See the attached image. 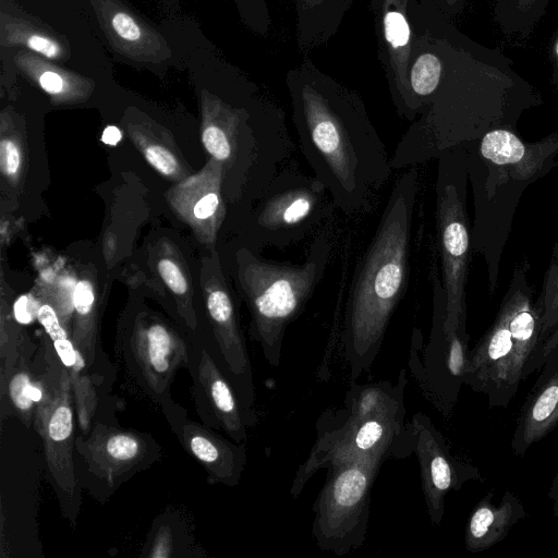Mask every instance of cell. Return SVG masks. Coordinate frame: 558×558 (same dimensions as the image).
Returning <instances> with one entry per match:
<instances>
[{"label":"cell","instance_id":"1","mask_svg":"<svg viewBox=\"0 0 558 558\" xmlns=\"http://www.w3.org/2000/svg\"><path fill=\"white\" fill-rule=\"evenodd\" d=\"M417 10L440 56L441 73L421 114L397 144L393 170L462 149L494 129L517 130L523 113L543 104L509 58L458 31L434 0L422 1Z\"/></svg>","mask_w":558,"mask_h":558},{"label":"cell","instance_id":"2","mask_svg":"<svg viewBox=\"0 0 558 558\" xmlns=\"http://www.w3.org/2000/svg\"><path fill=\"white\" fill-rule=\"evenodd\" d=\"M299 145L314 177L348 216L372 211L393 168L365 105L304 60L287 75Z\"/></svg>","mask_w":558,"mask_h":558},{"label":"cell","instance_id":"3","mask_svg":"<svg viewBox=\"0 0 558 558\" xmlns=\"http://www.w3.org/2000/svg\"><path fill=\"white\" fill-rule=\"evenodd\" d=\"M418 189L417 166L405 168L393 183L376 232L354 272L342 331L352 379L372 366L392 313L405 293Z\"/></svg>","mask_w":558,"mask_h":558},{"label":"cell","instance_id":"4","mask_svg":"<svg viewBox=\"0 0 558 558\" xmlns=\"http://www.w3.org/2000/svg\"><path fill=\"white\" fill-rule=\"evenodd\" d=\"M462 149L474 205L472 252L484 258L489 292L494 294L502 252L523 193L558 167V132L526 142L518 130L498 128Z\"/></svg>","mask_w":558,"mask_h":558},{"label":"cell","instance_id":"5","mask_svg":"<svg viewBox=\"0 0 558 558\" xmlns=\"http://www.w3.org/2000/svg\"><path fill=\"white\" fill-rule=\"evenodd\" d=\"M332 246L326 234L316 235L302 263L262 258L254 250L240 255L242 291L252 315L251 337L267 362L280 363L287 327L302 313L324 278Z\"/></svg>","mask_w":558,"mask_h":558},{"label":"cell","instance_id":"6","mask_svg":"<svg viewBox=\"0 0 558 558\" xmlns=\"http://www.w3.org/2000/svg\"><path fill=\"white\" fill-rule=\"evenodd\" d=\"M546 359V342L538 328L509 323L507 304L501 300L494 322L470 350L463 385L484 395L490 409H505L521 383Z\"/></svg>","mask_w":558,"mask_h":558},{"label":"cell","instance_id":"7","mask_svg":"<svg viewBox=\"0 0 558 558\" xmlns=\"http://www.w3.org/2000/svg\"><path fill=\"white\" fill-rule=\"evenodd\" d=\"M436 231L446 295L444 329L466 328L465 286L472 255L471 222L466 210L468 168L463 149L438 158Z\"/></svg>","mask_w":558,"mask_h":558},{"label":"cell","instance_id":"8","mask_svg":"<svg viewBox=\"0 0 558 558\" xmlns=\"http://www.w3.org/2000/svg\"><path fill=\"white\" fill-rule=\"evenodd\" d=\"M412 452L413 439L405 422L404 403L368 416L326 411L317 423V439L299 466L290 494L296 498L317 471L332 464L379 453L387 458H405Z\"/></svg>","mask_w":558,"mask_h":558},{"label":"cell","instance_id":"9","mask_svg":"<svg viewBox=\"0 0 558 558\" xmlns=\"http://www.w3.org/2000/svg\"><path fill=\"white\" fill-rule=\"evenodd\" d=\"M386 459L379 453L327 468L328 475L313 506L312 534L319 549L341 557L363 545L372 487Z\"/></svg>","mask_w":558,"mask_h":558},{"label":"cell","instance_id":"10","mask_svg":"<svg viewBox=\"0 0 558 558\" xmlns=\"http://www.w3.org/2000/svg\"><path fill=\"white\" fill-rule=\"evenodd\" d=\"M335 207L318 179L287 166L258 197L251 219L254 243L283 250L303 241Z\"/></svg>","mask_w":558,"mask_h":558},{"label":"cell","instance_id":"11","mask_svg":"<svg viewBox=\"0 0 558 558\" xmlns=\"http://www.w3.org/2000/svg\"><path fill=\"white\" fill-rule=\"evenodd\" d=\"M416 454L422 490L429 519L439 526L445 512V498L470 481L482 478L480 470L451 453L444 436L424 413H416L409 422Z\"/></svg>","mask_w":558,"mask_h":558},{"label":"cell","instance_id":"12","mask_svg":"<svg viewBox=\"0 0 558 558\" xmlns=\"http://www.w3.org/2000/svg\"><path fill=\"white\" fill-rule=\"evenodd\" d=\"M46 383L44 399L34 412L35 429L44 441V451L54 486L73 496L76 487L73 465L74 417L72 380L66 368L52 373Z\"/></svg>","mask_w":558,"mask_h":558},{"label":"cell","instance_id":"13","mask_svg":"<svg viewBox=\"0 0 558 558\" xmlns=\"http://www.w3.org/2000/svg\"><path fill=\"white\" fill-rule=\"evenodd\" d=\"M122 356L130 374L158 402L170 401L177 372L190 365L184 341L160 323L137 329Z\"/></svg>","mask_w":558,"mask_h":558},{"label":"cell","instance_id":"14","mask_svg":"<svg viewBox=\"0 0 558 558\" xmlns=\"http://www.w3.org/2000/svg\"><path fill=\"white\" fill-rule=\"evenodd\" d=\"M412 3L413 0H372L386 45L383 62L391 98L398 113L409 121H414L417 117L409 84L413 44L410 24Z\"/></svg>","mask_w":558,"mask_h":558},{"label":"cell","instance_id":"15","mask_svg":"<svg viewBox=\"0 0 558 558\" xmlns=\"http://www.w3.org/2000/svg\"><path fill=\"white\" fill-rule=\"evenodd\" d=\"M194 383L197 411L205 423L222 429L235 442H246V429L257 418L243 407L232 383L204 349L197 353Z\"/></svg>","mask_w":558,"mask_h":558},{"label":"cell","instance_id":"16","mask_svg":"<svg viewBox=\"0 0 558 558\" xmlns=\"http://www.w3.org/2000/svg\"><path fill=\"white\" fill-rule=\"evenodd\" d=\"M76 447L88 470L111 486L140 471L156 454L148 436L101 424L95 425L87 438L77 439Z\"/></svg>","mask_w":558,"mask_h":558},{"label":"cell","instance_id":"17","mask_svg":"<svg viewBox=\"0 0 558 558\" xmlns=\"http://www.w3.org/2000/svg\"><path fill=\"white\" fill-rule=\"evenodd\" d=\"M558 429V344L549 353L517 417L511 450L523 457Z\"/></svg>","mask_w":558,"mask_h":558},{"label":"cell","instance_id":"18","mask_svg":"<svg viewBox=\"0 0 558 558\" xmlns=\"http://www.w3.org/2000/svg\"><path fill=\"white\" fill-rule=\"evenodd\" d=\"M181 428L183 447L203 465L209 483L239 484L246 464L245 442H232L195 422L187 421Z\"/></svg>","mask_w":558,"mask_h":558},{"label":"cell","instance_id":"19","mask_svg":"<svg viewBox=\"0 0 558 558\" xmlns=\"http://www.w3.org/2000/svg\"><path fill=\"white\" fill-rule=\"evenodd\" d=\"M526 517L520 498L506 490L498 502H494V492L485 494L474 506L464 530L465 548L470 553H481L502 542L511 530Z\"/></svg>","mask_w":558,"mask_h":558},{"label":"cell","instance_id":"20","mask_svg":"<svg viewBox=\"0 0 558 558\" xmlns=\"http://www.w3.org/2000/svg\"><path fill=\"white\" fill-rule=\"evenodd\" d=\"M352 3L353 0H295L300 45L308 49L326 43Z\"/></svg>","mask_w":558,"mask_h":558},{"label":"cell","instance_id":"21","mask_svg":"<svg viewBox=\"0 0 558 558\" xmlns=\"http://www.w3.org/2000/svg\"><path fill=\"white\" fill-rule=\"evenodd\" d=\"M553 0H497L495 17L508 35H530Z\"/></svg>","mask_w":558,"mask_h":558},{"label":"cell","instance_id":"22","mask_svg":"<svg viewBox=\"0 0 558 558\" xmlns=\"http://www.w3.org/2000/svg\"><path fill=\"white\" fill-rule=\"evenodd\" d=\"M2 392L7 388L8 397L20 416L29 423L34 418L36 405L44 399L46 393V383L35 381L26 366H14L1 383Z\"/></svg>","mask_w":558,"mask_h":558},{"label":"cell","instance_id":"23","mask_svg":"<svg viewBox=\"0 0 558 558\" xmlns=\"http://www.w3.org/2000/svg\"><path fill=\"white\" fill-rule=\"evenodd\" d=\"M37 319L52 340L53 348L66 369L80 373L86 366L80 352L62 327L56 311L48 304L39 307Z\"/></svg>","mask_w":558,"mask_h":558},{"label":"cell","instance_id":"24","mask_svg":"<svg viewBox=\"0 0 558 558\" xmlns=\"http://www.w3.org/2000/svg\"><path fill=\"white\" fill-rule=\"evenodd\" d=\"M535 304L541 315L543 335L547 340L558 329V244L554 246L543 290Z\"/></svg>","mask_w":558,"mask_h":558},{"label":"cell","instance_id":"25","mask_svg":"<svg viewBox=\"0 0 558 558\" xmlns=\"http://www.w3.org/2000/svg\"><path fill=\"white\" fill-rule=\"evenodd\" d=\"M203 143L207 151L217 160L227 161L232 157L230 142L220 126H207L203 132Z\"/></svg>","mask_w":558,"mask_h":558},{"label":"cell","instance_id":"26","mask_svg":"<svg viewBox=\"0 0 558 558\" xmlns=\"http://www.w3.org/2000/svg\"><path fill=\"white\" fill-rule=\"evenodd\" d=\"M145 157L162 174L170 175L177 170L175 158L168 149L161 146H148L145 150Z\"/></svg>","mask_w":558,"mask_h":558},{"label":"cell","instance_id":"27","mask_svg":"<svg viewBox=\"0 0 558 558\" xmlns=\"http://www.w3.org/2000/svg\"><path fill=\"white\" fill-rule=\"evenodd\" d=\"M158 270L166 284L177 294H183L187 284L184 276L178 266L170 259H161L158 263Z\"/></svg>","mask_w":558,"mask_h":558},{"label":"cell","instance_id":"28","mask_svg":"<svg viewBox=\"0 0 558 558\" xmlns=\"http://www.w3.org/2000/svg\"><path fill=\"white\" fill-rule=\"evenodd\" d=\"M95 295L88 281H80L73 292V306L77 315L87 316L93 308Z\"/></svg>","mask_w":558,"mask_h":558},{"label":"cell","instance_id":"29","mask_svg":"<svg viewBox=\"0 0 558 558\" xmlns=\"http://www.w3.org/2000/svg\"><path fill=\"white\" fill-rule=\"evenodd\" d=\"M114 32L123 39L134 41L141 36V28L126 13L119 12L111 20Z\"/></svg>","mask_w":558,"mask_h":558},{"label":"cell","instance_id":"30","mask_svg":"<svg viewBox=\"0 0 558 558\" xmlns=\"http://www.w3.org/2000/svg\"><path fill=\"white\" fill-rule=\"evenodd\" d=\"M0 166L8 175L14 174L20 167V153L11 141L3 140L0 144Z\"/></svg>","mask_w":558,"mask_h":558},{"label":"cell","instance_id":"31","mask_svg":"<svg viewBox=\"0 0 558 558\" xmlns=\"http://www.w3.org/2000/svg\"><path fill=\"white\" fill-rule=\"evenodd\" d=\"M38 303L29 295L20 296L14 303V316L21 324H29L38 315Z\"/></svg>","mask_w":558,"mask_h":558},{"label":"cell","instance_id":"32","mask_svg":"<svg viewBox=\"0 0 558 558\" xmlns=\"http://www.w3.org/2000/svg\"><path fill=\"white\" fill-rule=\"evenodd\" d=\"M173 541L170 529L161 526L156 534L155 541L153 542L151 551L148 554L149 557H170L172 556Z\"/></svg>","mask_w":558,"mask_h":558},{"label":"cell","instance_id":"33","mask_svg":"<svg viewBox=\"0 0 558 558\" xmlns=\"http://www.w3.org/2000/svg\"><path fill=\"white\" fill-rule=\"evenodd\" d=\"M26 45L32 50L50 59H56L60 53L59 46L53 40L44 36L32 35L27 38Z\"/></svg>","mask_w":558,"mask_h":558},{"label":"cell","instance_id":"34","mask_svg":"<svg viewBox=\"0 0 558 558\" xmlns=\"http://www.w3.org/2000/svg\"><path fill=\"white\" fill-rule=\"evenodd\" d=\"M219 196L217 193H208L202 197L194 206V216L198 219L211 217L219 207Z\"/></svg>","mask_w":558,"mask_h":558},{"label":"cell","instance_id":"35","mask_svg":"<svg viewBox=\"0 0 558 558\" xmlns=\"http://www.w3.org/2000/svg\"><path fill=\"white\" fill-rule=\"evenodd\" d=\"M40 86L50 94H58L62 90V77L52 71L44 72L39 77Z\"/></svg>","mask_w":558,"mask_h":558},{"label":"cell","instance_id":"36","mask_svg":"<svg viewBox=\"0 0 558 558\" xmlns=\"http://www.w3.org/2000/svg\"><path fill=\"white\" fill-rule=\"evenodd\" d=\"M434 2L444 13L456 15L462 11L465 0H434Z\"/></svg>","mask_w":558,"mask_h":558},{"label":"cell","instance_id":"37","mask_svg":"<svg viewBox=\"0 0 558 558\" xmlns=\"http://www.w3.org/2000/svg\"><path fill=\"white\" fill-rule=\"evenodd\" d=\"M551 83L558 92V35L554 40L551 48Z\"/></svg>","mask_w":558,"mask_h":558},{"label":"cell","instance_id":"38","mask_svg":"<svg viewBox=\"0 0 558 558\" xmlns=\"http://www.w3.org/2000/svg\"><path fill=\"white\" fill-rule=\"evenodd\" d=\"M121 132L114 125L107 126L101 136V141L107 145H116L121 140Z\"/></svg>","mask_w":558,"mask_h":558},{"label":"cell","instance_id":"39","mask_svg":"<svg viewBox=\"0 0 558 558\" xmlns=\"http://www.w3.org/2000/svg\"><path fill=\"white\" fill-rule=\"evenodd\" d=\"M548 498L551 502L553 513L558 518V473L554 476L549 486Z\"/></svg>","mask_w":558,"mask_h":558},{"label":"cell","instance_id":"40","mask_svg":"<svg viewBox=\"0 0 558 558\" xmlns=\"http://www.w3.org/2000/svg\"><path fill=\"white\" fill-rule=\"evenodd\" d=\"M557 214H558V210H557Z\"/></svg>","mask_w":558,"mask_h":558}]
</instances>
